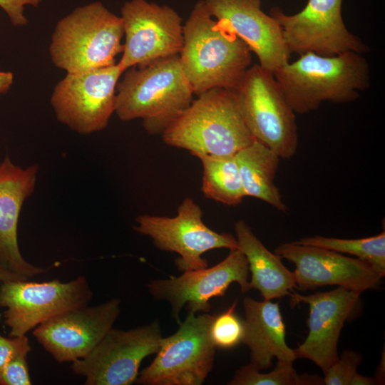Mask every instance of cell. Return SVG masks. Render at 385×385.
<instances>
[{"instance_id":"6da1fadb","label":"cell","mask_w":385,"mask_h":385,"mask_svg":"<svg viewBox=\"0 0 385 385\" xmlns=\"http://www.w3.org/2000/svg\"><path fill=\"white\" fill-rule=\"evenodd\" d=\"M183 71L197 95L214 88L235 90L251 63V51L218 24L204 0L194 6L183 25L179 54Z\"/></svg>"},{"instance_id":"7a4b0ae2","label":"cell","mask_w":385,"mask_h":385,"mask_svg":"<svg viewBox=\"0 0 385 385\" xmlns=\"http://www.w3.org/2000/svg\"><path fill=\"white\" fill-rule=\"evenodd\" d=\"M273 73L289 106L299 114L325 101H354L369 86L370 79L367 61L354 51L329 56L307 52Z\"/></svg>"},{"instance_id":"3957f363","label":"cell","mask_w":385,"mask_h":385,"mask_svg":"<svg viewBox=\"0 0 385 385\" xmlns=\"http://www.w3.org/2000/svg\"><path fill=\"white\" fill-rule=\"evenodd\" d=\"M193 93L175 55L125 70L117 83L115 113L123 121L140 118L149 134L161 135Z\"/></svg>"},{"instance_id":"277c9868","label":"cell","mask_w":385,"mask_h":385,"mask_svg":"<svg viewBox=\"0 0 385 385\" xmlns=\"http://www.w3.org/2000/svg\"><path fill=\"white\" fill-rule=\"evenodd\" d=\"M163 142L200 154L235 155L255 140L235 90L214 88L198 95L164 130Z\"/></svg>"},{"instance_id":"5b68a950","label":"cell","mask_w":385,"mask_h":385,"mask_svg":"<svg viewBox=\"0 0 385 385\" xmlns=\"http://www.w3.org/2000/svg\"><path fill=\"white\" fill-rule=\"evenodd\" d=\"M121 17L101 1L79 6L60 19L49 46L55 66L75 73L115 65L122 53Z\"/></svg>"},{"instance_id":"8992f818","label":"cell","mask_w":385,"mask_h":385,"mask_svg":"<svg viewBox=\"0 0 385 385\" xmlns=\"http://www.w3.org/2000/svg\"><path fill=\"white\" fill-rule=\"evenodd\" d=\"M245 123L255 139L289 159L297 150L294 112L273 72L260 65L250 67L235 89Z\"/></svg>"},{"instance_id":"52a82bcc","label":"cell","mask_w":385,"mask_h":385,"mask_svg":"<svg viewBox=\"0 0 385 385\" xmlns=\"http://www.w3.org/2000/svg\"><path fill=\"white\" fill-rule=\"evenodd\" d=\"M215 315L189 312L175 333L163 337L156 356L138 374L142 385H200L211 371L216 351L210 329Z\"/></svg>"},{"instance_id":"ba28073f","label":"cell","mask_w":385,"mask_h":385,"mask_svg":"<svg viewBox=\"0 0 385 385\" xmlns=\"http://www.w3.org/2000/svg\"><path fill=\"white\" fill-rule=\"evenodd\" d=\"M135 222L133 229L150 237L157 248L178 254L175 264L180 271L207 267L202 256L207 251L239 248L233 235L213 231L204 223L200 205L190 197L183 200L175 217L141 215Z\"/></svg>"},{"instance_id":"9c48e42d","label":"cell","mask_w":385,"mask_h":385,"mask_svg":"<svg viewBox=\"0 0 385 385\" xmlns=\"http://www.w3.org/2000/svg\"><path fill=\"white\" fill-rule=\"evenodd\" d=\"M93 292L84 276L68 282L28 279L1 282L0 307L9 337H22L40 324L66 311L86 306Z\"/></svg>"},{"instance_id":"30bf717a","label":"cell","mask_w":385,"mask_h":385,"mask_svg":"<svg viewBox=\"0 0 385 385\" xmlns=\"http://www.w3.org/2000/svg\"><path fill=\"white\" fill-rule=\"evenodd\" d=\"M123 73L117 63L89 71L66 73L51 96L57 120L81 135L104 129L115 113L116 86Z\"/></svg>"},{"instance_id":"8fae6325","label":"cell","mask_w":385,"mask_h":385,"mask_svg":"<svg viewBox=\"0 0 385 385\" xmlns=\"http://www.w3.org/2000/svg\"><path fill=\"white\" fill-rule=\"evenodd\" d=\"M163 339L158 319L129 330L110 329L84 358L71 368L86 385H130L135 382L142 361L156 354Z\"/></svg>"},{"instance_id":"7c38bea8","label":"cell","mask_w":385,"mask_h":385,"mask_svg":"<svg viewBox=\"0 0 385 385\" xmlns=\"http://www.w3.org/2000/svg\"><path fill=\"white\" fill-rule=\"evenodd\" d=\"M125 41L118 63L124 71L179 55L183 25L178 12L145 0H130L121 8Z\"/></svg>"},{"instance_id":"4fadbf2b","label":"cell","mask_w":385,"mask_h":385,"mask_svg":"<svg viewBox=\"0 0 385 385\" xmlns=\"http://www.w3.org/2000/svg\"><path fill=\"white\" fill-rule=\"evenodd\" d=\"M342 5V0H309L294 15H287L278 7L272 8L270 15L279 24L290 53L329 56L367 51L369 48L346 28Z\"/></svg>"},{"instance_id":"5bb4252c","label":"cell","mask_w":385,"mask_h":385,"mask_svg":"<svg viewBox=\"0 0 385 385\" xmlns=\"http://www.w3.org/2000/svg\"><path fill=\"white\" fill-rule=\"evenodd\" d=\"M248 274L246 257L240 248H235L213 267L185 271L169 279H152L147 287L155 299L170 303L172 314L179 324L180 313L186 304L189 312H208L210 300L223 297L232 282L239 284L242 292L249 291Z\"/></svg>"},{"instance_id":"9a60e30c","label":"cell","mask_w":385,"mask_h":385,"mask_svg":"<svg viewBox=\"0 0 385 385\" xmlns=\"http://www.w3.org/2000/svg\"><path fill=\"white\" fill-rule=\"evenodd\" d=\"M120 305L115 298L66 311L38 325L34 336L56 361L73 362L87 356L113 327Z\"/></svg>"},{"instance_id":"2e32d148","label":"cell","mask_w":385,"mask_h":385,"mask_svg":"<svg viewBox=\"0 0 385 385\" xmlns=\"http://www.w3.org/2000/svg\"><path fill=\"white\" fill-rule=\"evenodd\" d=\"M274 253L295 265L293 272L299 289L337 285L361 294L376 287L384 277L358 258L294 241L279 245Z\"/></svg>"},{"instance_id":"e0dca14e","label":"cell","mask_w":385,"mask_h":385,"mask_svg":"<svg viewBox=\"0 0 385 385\" xmlns=\"http://www.w3.org/2000/svg\"><path fill=\"white\" fill-rule=\"evenodd\" d=\"M360 294L342 287L308 295L291 292L289 296L292 307L302 302L309 308L308 334L294 349L296 359L312 361L324 374L339 358L337 346L342 329L356 310Z\"/></svg>"},{"instance_id":"ac0fdd59","label":"cell","mask_w":385,"mask_h":385,"mask_svg":"<svg viewBox=\"0 0 385 385\" xmlns=\"http://www.w3.org/2000/svg\"><path fill=\"white\" fill-rule=\"evenodd\" d=\"M218 24L242 39L274 72L289 62L291 53L278 22L261 9V0H204Z\"/></svg>"},{"instance_id":"d6986e66","label":"cell","mask_w":385,"mask_h":385,"mask_svg":"<svg viewBox=\"0 0 385 385\" xmlns=\"http://www.w3.org/2000/svg\"><path fill=\"white\" fill-rule=\"evenodd\" d=\"M38 170L36 164L16 165L9 156L0 164V262L24 279L46 272L24 259L17 237L21 210L34 190Z\"/></svg>"},{"instance_id":"ffe728a7","label":"cell","mask_w":385,"mask_h":385,"mask_svg":"<svg viewBox=\"0 0 385 385\" xmlns=\"http://www.w3.org/2000/svg\"><path fill=\"white\" fill-rule=\"evenodd\" d=\"M245 319L242 343L250 351V364L258 370L266 369L276 357L291 362L297 359L294 349L286 342L285 325L277 302L257 301L246 297L242 302Z\"/></svg>"},{"instance_id":"44dd1931","label":"cell","mask_w":385,"mask_h":385,"mask_svg":"<svg viewBox=\"0 0 385 385\" xmlns=\"http://www.w3.org/2000/svg\"><path fill=\"white\" fill-rule=\"evenodd\" d=\"M235 231L251 272L250 289H257L264 299L272 300L289 295L297 288L294 272L279 255L266 248L245 220L235 223Z\"/></svg>"},{"instance_id":"7402d4cb","label":"cell","mask_w":385,"mask_h":385,"mask_svg":"<svg viewBox=\"0 0 385 385\" xmlns=\"http://www.w3.org/2000/svg\"><path fill=\"white\" fill-rule=\"evenodd\" d=\"M245 196L261 200L279 211L288 208L283 202L274 178L280 158L271 148L254 140L235 154Z\"/></svg>"},{"instance_id":"603a6c76","label":"cell","mask_w":385,"mask_h":385,"mask_svg":"<svg viewBox=\"0 0 385 385\" xmlns=\"http://www.w3.org/2000/svg\"><path fill=\"white\" fill-rule=\"evenodd\" d=\"M203 195L227 205H237L245 197L235 155L200 154Z\"/></svg>"},{"instance_id":"cb8c5ba5","label":"cell","mask_w":385,"mask_h":385,"mask_svg":"<svg viewBox=\"0 0 385 385\" xmlns=\"http://www.w3.org/2000/svg\"><path fill=\"white\" fill-rule=\"evenodd\" d=\"M297 244L314 246L355 256L371 265L381 275L385 274V232L369 237L341 239L321 235L307 237L294 241Z\"/></svg>"},{"instance_id":"d4e9b609","label":"cell","mask_w":385,"mask_h":385,"mask_svg":"<svg viewBox=\"0 0 385 385\" xmlns=\"http://www.w3.org/2000/svg\"><path fill=\"white\" fill-rule=\"evenodd\" d=\"M229 385H319L323 379L317 375L299 374L291 362L278 361L274 369L261 373L250 363L236 371Z\"/></svg>"},{"instance_id":"484cf974","label":"cell","mask_w":385,"mask_h":385,"mask_svg":"<svg viewBox=\"0 0 385 385\" xmlns=\"http://www.w3.org/2000/svg\"><path fill=\"white\" fill-rule=\"evenodd\" d=\"M237 301L236 299L225 312L215 315L210 334L216 348L229 349L242 342L245 327L243 320L235 312Z\"/></svg>"},{"instance_id":"4316f807","label":"cell","mask_w":385,"mask_h":385,"mask_svg":"<svg viewBox=\"0 0 385 385\" xmlns=\"http://www.w3.org/2000/svg\"><path fill=\"white\" fill-rule=\"evenodd\" d=\"M362 361V356L352 350H345L339 359L324 374L326 385H349L357 372V367Z\"/></svg>"},{"instance_id":"83f0119b","label":"cell","mask_w":385,"mask_h":385,"mask_svg":"<svg viewBox=\"0 0 385 385\" xmlns=\"http://www.w3.org/2000/svg\"><path fill=\"white\" fill-rule=\"evenodd\" d=\"M27 354H20L4 365L0 371V385L31 384L26 360Z\"/></svg>"},{"instance_id":"f1b7e54d","label":"cell","mask_w":385,"mask_h":385,"mask_svg":"<svg viewBox=\"0 0 385 385\" xmlns=\"http://www.w3.org/2000/svg\"><path fill=\"white\" fill-rule=\"evenodd\" d=\"M31 351L26 336L5 337L0 334V371L11 359Z\"/></svg>"},{"instance_id":"f546056e","label":"cell","mask_w":385,"mask_h":385,"mask_svg":"<svg viewBox=\"0 0 385 385\" xmlns=\"http://www.w3.org/2000/svg\"><path fill=\"white\" fill-rule=\"evenodd\" d=\"M40 3L41 0H0V7L14 26H24L28 24V19L24 13V7H38Z\"/></svg>"},{"instance_id":"4dcf8cb0","label":"cell","mask_w":385,"mask_h":385,"mask_svg":"<svg viewBox=\"0 0 385 385\" xmlns=\"http://www.w3.org/2000/svg\"><path fill=\"white\" fill-rule=\"evenodd\" d=\"M14 81L11 72L0 71V94L6 92Z\"/></svg>"},{"instance_id":"1f68e13d","label":"cell","mask_w":385,"mask_h":385,"mask_svg":"<svg viewBox=\"0 0 385 385\" xmlns=\"http://www.w3.org/2000/svg\"><path fill=\"white\" fill-rule=\"evenodd\" d=\"M21 277L13 272L0 262V281L24 280Z\"/></svg>"},{"instance_id":"d6a6232c","label":"cell","mask_w":385,"mask_h":385,"mask_svg":"<svg viewBox=\"0 0 385 385\" xmlns=\"http://www.w3.org/2000/svg\"><path fill=\"white\" fill-rule=\"evenodd\" d=\"M377 384L374 377L364 376L357 372L350 381L349 385H374Z\"/></svg>"},{"instance_id":"836d02e7","label":"cell","mask_w":385,"mask_h":385,"mask_svg":"<svg viewBox=\"0 0 385 385\" xmlns=\"http://www.w3.org/2000/svg\"><path fill=\"white\" fill-rule=\"evenodd\" d=\"M382 356L383 358L381 357V360L376 369V375L374 376L377 384H384V352H383Z\"/></svg>"}]
</instances>
